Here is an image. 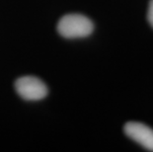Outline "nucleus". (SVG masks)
<instances>
[{
    "mask_svg": "<svg viewBox=\"0 0 153 152\" xmlns=\"http://www.w3.org/2000/svg\"><path fill=\"white\" fill-rule=\"evenodd\" d=\"M93 30L92 21L81 14L65 15L57 24L58 33L66 39L85 38L92 34Z\"/></svg>",
    "mask_w": 153,
    "mask_h": 152,
    "instance_id": "f257e3e1",
    "label": "nucleus"
},
{
    "mask_svg": "<svg viewBox=\"0 0 153 152\" xmlns=\"http://www.w3.org/2000/svg\"><path fill=\"white\" fill-rule=\"evenodd\" d=\"M147 20L151 27H153V0H150V2H149L148 11H147Z\"/></svg>",
    "mask_w": 153,
    "mask_h": 152,
    "instance_id": "20e7f679",
    "label": "nucleus"
},
{
    "mask_svg": "<svg viewBox=\"0 0 153 152\" xmlns=\"http://www.w3.org/2000/svg\"><path fill=\"white\" fill-rule=\"evenodd\" d=\"M125 133L146 150L153 152V129L142 122H129L123 128Z\"/></svg>",
    "mask_w": 153,
    "mask_h": 152,
    "instance_id": "7ed1b4c3",
    "label": "nucleus"
},
{
    "mask_svg": "<svg viewBox=\"0 0 153 152\" xmlns=\"http://www.w3.org/2000/svg\"><path fill=\"white\" fill-rule=\"evenodd\" d=\"M15 88L19 95L28 101H39L48 95L45 84L34 76H24L19 78L15 83Z\"/></svg>",
    "mask_w": 153,
    "mask_h": 152,
    "instance_id": "f03ea898",
    "label": "nucleus"
}]
</instances>
